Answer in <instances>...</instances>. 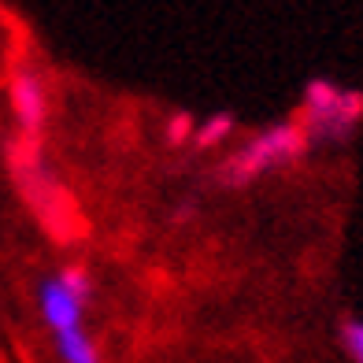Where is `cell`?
<instances>
[{
    "instance_id": "cell-1",
    "label": "cell",
    "mask_w": 363,
    "mask_h": 363,
    "mask_svg": "<svg viewBox=\"0 0 363 363\" xmlns=\"http://www.w3.org/2000/svg\"><path fill=\"white\" fill-rule=\"evenodd\" d=\"M308 145L311 138H308L304 123H278L271 130H263V134H256L234 160L223 163V182L226 186H249L259 174L289 167L293 160H301L308 152Z\"/></svg>"
},
{
    "instance_id": "cell-2",
    "label": "cell",
    "mask_w": 363,
    "mask_h": 363,
    "mask_svg": "<svg viewBox=\"0 0 363 363\" xmlns=\"http://www.w3.org/2000/svg\"><path fill=\"white\" fill-rule=\"evenodd\" d=\"M363 115V96L337 89L334 82H308L304 89V130L311 141H345Z\"/></svg>"
},
{
    "instance_id": "cell-3",
    "label": "cell",
    "mask_w": 363,
    "mask_h": 363,
    "mask_svg": "<svg viewBox=\"0 0 363 363\" xmlns=\"http://www.w3.org/2000/svg\"><path fill=\"white\" fill-rule=\"evenodd\" d=\"M8 101H11V115L26 134H38L48 123V86L38 71L19 67L8 82Z\"/></svg>"
},
{
    "instance_id": "cell-4",
    "label": "cell",
    "mask_w": 363,
    "mask_h": 363,
    "mask_svg": "<svg viewBox=\"0 0 363 363\" xmlns=\"http://www.w3.org/2000/svg\"><path fill=\"white\" fill-rule=\"evenodd\" d=\"M38 308H41V319L52 334H67V330L82 326V315H86V301L74 296L67 286H63L60 274H48L41 278L38 286Z\"/></svg>"
},
{
    "instance_id": "cell-5",
    "label": "cell",
    "mask_w": 363,
    "mask_h": 363,
    "mask_svg": "<svg viewBox=\"0 0 363 363\" xmlns=\"http://www.w3.org/2000/svg\"><path fill=\"white\" fill-rule=\"evenodd\" d=\"M56 337V352L63 363H101V352H96L93 337L86 330H67V334H52Z\"/></svg>"
},
{
    "instance_id": "cell-6",
    "label": "cell",
    "mask_w": 363,
    "mask_h": 363,
    "mask_svg": "<svg viewBox=\"0 0 363 363\" xmlns=\"http://www.w3.org/2000/svg\"><path fill=\"white\" fill-rule=\"evenodd\" d=\"M60 278H63V286H67L74 296H82V301H89L93 282H89V271H86V267H78V263H67V267L60 271Z\"/></svg>"
},
{
    "instance_id": "cell-7",
    "label": "cell",
    "mask_w": 363,
    "mask_h": 363,
    "mask_svg": "<svg viewBox=\"0 0 363 363\" xmlns=\"http://www.w3.org/2000/svg\"><path fill=\"white\" fill-rule=\"evenodd\" d=\"M230 126H234V119H230V115H216V119H208L204 130L196 134V145H201V148H211L216 141H223V138L230 134Z\"/></svg>"
},
{
    "instance_id": "cell-8",
    "label": "cell",
    "mask_w": 363,
    "mask_h": 363,
    "mask_svg": "<svg viewBox=\"0 0 363 363\" xmlns=\"http://www.w3.org/2000/svg\"><path fill=\"white\" fill-rule=\"evenodd\" d=\"M341 341H345V349H349V356H352L356 363H363V323H359V319L345 323Z\"/></svg>"
},
{
    "instance_id": "cell-9",
    "label": "cell",
    "mask_w": 363,
    "mask_h": 363,
    "mask_svg": "<svg viewBox=\"0 0 363 363\" xmlns=\"http://www.w3.org/2000/svg\"><path fill=\"white\" fill-rule=\"evenodd\" d=\"M193 134V119L189 115H178L174 126H171V141H182V138H189Z\"/></svg>"
}]
</instances>
